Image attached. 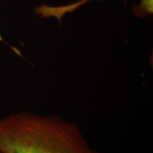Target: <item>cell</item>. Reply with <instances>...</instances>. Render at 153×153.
<instances>
[{
  "label": "cell",
  "instance_id": "cell-2",
  "mask_svg": "<svg viewBox=\"0 0 153 153\" xmlns=\"http://www.w3.org/2000/svg\"><path fill=\"white\" fill-rule=\"evenodd\" d=\"M92 0H80L78 2L70 4L67 5L63 6H48L43 4L38 6L35 9L36 14L43 18H49V17H55L58 19L59 22H61L62 18L65 15L70 12H73L81 7L82 4H86ZM102 1V0H98ZM134 13L137 16L146 17L152 15L153 13V0H141L140 4L134 7Z\"/></svg>",
  "mask_w": 153,
  "mask_h": 153
},
{
  "label": "cell",
  "instance_id": "cell-1",
  "mask_svg": "<svg viewBox=\"0 0 153 153\" xmlns=\"http://www.w3.org/2000/svg\"><path fill=\"white\" fill-rule=\"evenodd\" d=\"M0 153H98L80 128L58 115L19 111L0 119Z\"/></svg>",
  "mask_w": 153,
  "mask_h": 153
},
{
  "label": "cell",
  "instance_id": "cell-3",
  "mask_svg": "<svg viewBox=\"0 0 153 153\" xmlns=\"http://www.w3.org/2000/svg\"><path fill=\"white\" fill-rule=\"evenodd\" d=\"M0 41H3V39H2V38H1V35H0Z\"/></svg>",
  "mask_w": 153,
  "mask_h": 153
}]
</instances>
